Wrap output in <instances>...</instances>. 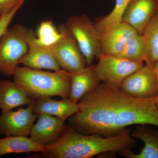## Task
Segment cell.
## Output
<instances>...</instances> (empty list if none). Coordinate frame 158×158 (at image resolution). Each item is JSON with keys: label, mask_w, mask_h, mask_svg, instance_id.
<instances>
[{"label": "cell", "mask_w": 158, "mask_h": 158, "mask_svg": "<svg viewBox=\"0 0 158 158\" xmlns=\"http://www.w3.org/2000/svg\"><path fill=\"white\" fill-rule=\"evenodd\" d=\"M138 34L126 23L121 22L101 34V54L117 56L124 48L128 40Z\"/></svg>", "instance_id": "obj_12"}, {"label": "cell", "mask_w": 158, "mask_h": 158, "mask_svg": "<svg viewBox=\"0 0 158 158\" xmlns=\"http://www.w3.org/2000/svg\"><path fill=\"white\" fill-rule=\"evenodd\" d=\"M13 76L16 85L34 99L56 96L67 98L69 96V74L62 69L52 72L18 66Z\"/></svg>", "instance_id": "obj_3"}, {"label": "cell", "mask_w": 158, "mask_h": 158, "mask_svg": "<svg viewBox=\"0 0 158 158\" xmlns=\"http://www.w3.org/2000/svg\"><path fill=\"white\" fill-rule=\"evenodd\" d=\"M158 9L157 0H131L123 16L126 23L142 34L144 29Z\"/></svg>", "instance_id": "obj_13"}, {"label": "cell", "mask_w": 158, "mask_h": 158, "mask_svg": "<svg viewBox=\"0 0 158 158\" xmlns=\"http://www.w3.org/2000/svg\"><path fill=\"white\" fill-rule=\"evenodd\" d=\"M38 119L33 124L30 138L34 142L47 146L56 142L66 127L65 122L56 117L48 114H40Z\"/></svg>", "instance_id": "obj_11"}, {"label": "cell", "mask_w": 158, "mask_h": 158, "mask_svg": "<svg viewBox=\"0 0 158 158\" xmlns=\"http://www.w3.org/2000/svg\"><path fill=\"white\" fill-rule=\"evenodd\" d=\"M155 100L156 102L157 105V106H158V96L156 98H155Z\"/></svg>", "instance_id": "obj_26"}, {"label": "cell", "mask_w": 158, "mask_h": 158, "mask_svg": "<svg viewBox=\"0 0 158 158\" xmlns=\"http://www.w3.org/2000/svg\"><path fill=\"white\" fill-rule=\"evenodd\" d=\"M77 103L71 101L68 98L60 101L55 100L51 97L34 99L33 112L37 115L46 114L60 118L65 122L70 116L79 111Z\"/></svg>", "instance_id": "obj_14"}, {"label": "cell", "mask_w": 158, "mask_h": 158, "mask_svg": "<svg viewBox=\"0 0 158 158\" xmlns=\"http://www.w3.org/2000/svg\"><path fill=\"white\" fill-rule=\"evenodd\" d=\"M116 57L134 61H148V53L142 34H138L130 38L124 48Z\"/></svg>", "instance_id": "obj_20"}, {"label": "cell", "mask_w": 158, "mask_h": 158, "mask_svg": "<svg viewBox=\"0 0 158 158\" xmlns=\"http://www.w3.org/2000/svg\"><path fill=\"white\" fill-rule=\"evenodd\" d=\"M46 146L34 142L30 137L7 136L0 138V156L10 153L44 152Z\"/></svg>", "instance_id": "obj_18"}, {"label": "cell", "mask_w": 158, "mask_h": 158, "mask_svg": "<svg viewBox=\"0 0 158 158\" xmlns=\"http://www.w3.org/2000/svg\"><path fill=\"white\" fill-rule=\"evenodd\" d=\"M158 80V61L156 64L155 67L154 68Z\"/></svg>", "instance_id": "obj_25"}, {"label": "cell", "mask_w": 158, "mask_h": 158, "mask_svg": "<svg viewBox=\"0 0 158 158\" xmlns=\"http://www.w3.org/2000/svg\"><path fill=\"white\" fill-rule=\"evenodd\" d=\"M79 111L68 118L69 126L84 134L113 137L133 125L158 127L155 99L132 97L102 82L77 102Z\"/></svg>", "instance_id": "obj_1"}, {"label": "cell", "mask_w": 158, "mask_h": 158, "mask_svg": "<svg viewBox=\"0 0 158 158\" xmlns=\"http://www.w3.org/2000/svg\"><path fill=\"white\" fill-rule=\"evenodd\" d=\"M131 0H116L115 6L106 16L98 20L94 24L101 34L121 22L123 16Z\"/></svg>", "instance_id": "obj_21"}, {"label": "cell", "mask_w": 158, "mask_h": 158, "mask_svg": "<svg viewBox=\"0 0 158 158\" xmlns=\"http://www.w3.org/2000/svg\"><path fill=\"white\" fill-rule=\"evenodd\" d=\"M94 70L101 81L120 88L125 79L144 66V62L134 61L101 54Z\"/></svg>", "instance_id": "obj_7"}, {"label": "cell", "mask_w": 158, "mask_h": 158, "mask_svg": "<svg viewBox=\"0 0 158 158\" xmlns=\"http://www.w3.org/2000/svg\"><path fill=\"white\" fill-rule=\"evenodd\" d=\"M38 116L33 112V103L15 111L2 112L0 116V134L6 136L28 137Z\"/></svg>", "instance_id": "obj_9"}, {"label": "cell", "mask_w": 158, "mask_h": 158, "mask_svg": "<svg viewBox=\"0 0 158 158\" xmlns=\"http://www.w3.org/2000/svg\"><path fill=\"white\" fill-rule=\"evenodd\" d=\"M147 47L148 61L145 65L154 69L158 61V9L142 34Z\"/></svg>", "instance_id": "obj_19"}, {"label": "cell", "mask_w": 158, "mask_h": 158, "mask_svg": "<svg viewBox=\"0 0 158 158\" xmlns=\"http://www.w3.org/2000/svg\"><path fill=\"white\" fill-rule=\"evenodd\" d=\"M157 1H158V0H157Z\"/></svg>", "instance_id": "obj_27"}, {"label": "cell", "mask_w": 158, "mask_h": 158, "mask_svg": "<svg viewBox=\"0 0 158 158\" xmlns=\"http://www.w3.org/2000/svg\"><path fill=\"white\" fill-rule=\"evenodd\" d=\"M23 3L19 4L7 14L0 18V39L9 28V25L15 16V15L17 13L18 11L22 6Z\"/></svg>", "instance_id": "obj_23"}, {"label": "cell", "mask_w": 158, "mask_h": 158, "mask_svg": "<svg viewBox=\"0 0 158 158\" xmlns=\"http://www.w3.org/2000/svg\"><path fill=\"white\" fill-rule=\"evenodd\" d=\"M119 89L135 98L155 99L158 96V80L154 69L144 65L125 79Z\"/></svg>", "instance_id": "obj_8"}, {"label": "cell", "mask_w": 158, "mask_h": 158, "mask_svg": "<svg viewBox=\"0 0 158 158\" xmlns=\"http://www.w3.org/2000/svg\"><path fill=\"white\" fill-rule=\"evenodd\" d=\"M65 26L73 34L86 58L87 66L93 64L94 59L101 55V33L94 23L85 15H74L67 19Z\"/></svg>", "instance_id": "obj_5"}, {"label": "cell", "mask_w": 158, "mask_h": 158, "mask_svg": "<svg viewBox=\"0 0 158 158\" xmlns=\"http://www.w3.org/2000/svg\"><path fill=\"white\" fill-rule=\"evenodd\" d=\"M37 42L42 45L51 47L60 39L61 34L52 21L42 22L37 30Z\"/></svg>", "instance_id": "obj_22"}, {"label": "cell", "mask_w": 158, "mask_h": 158, "mask_svg": "<svg viewBox=\"0 0 158 158\" xmlns=\"http://www.w3.org/2000/svg\"><path fill=\"white\" fill-rule=\"evenodd\" d=\"M131 136L141 140L144 146L138 154L134 153L131 149H126L119 152V155L126 158H158V129L140 124L131 132Z\"/></svg>", "instance_id": "obj_15"}, {"label": "cell", "mask_w": 158, "mask_h": 158, "mask_svg": "<svg viewBox=\"0 0 158 158\" xmlns=\"http://www.w3.org/2000/svg\"><path fill=\"white\" fill-rule=\"evenodd\" d=\"M130 129L113 137L97 135H84L66 126L61 137L54 144L46 146L39 156L49 158H91L107 153H119L131 149L137 145L131 136Z\"/></svg>", "instance_id": "obj_2"}, {"label": "cell", "mask_w": 158, "mask_h": 158, "mask_svg": "<svg viewBox=\"0 0 158 158\" xmlns=\"http://www.w3.org/2000/svg\"><path fill=\"white\" fill-rule=\"evenodd\" d=\"M30 97L15 82L9 80L0 81V109L2 112L33 103Z\"/></svg>", "instance_id": "obj_17"}, {"label": "cell", "mask_w": 158, "mask_h": 158, "mask_svg": "<svg viewBox=\"0 0 158 158\" xmlns=\"http://www.w3.org/2000/svg\"><path fill=\"white\" fill-rule=\"evenodd\" d=\"M27 52L21 60L20 64L34 69H50L56 71L61 69L55 59L51 47L42 45L37 42L34 31L29 29Z\"/></svg>", "instance_id": "obj_10"}, {"label": "cell", "mask_w": 158, "mask_h": 158, "mask_svg": "<svg viewBox=\"0 0 158 158\" xmlns=\"http://www.w3.org/2000/svg\"><path fill=\"white\" fill-rule=\"evenodd\" d=\"M69 74L70 90L68 98L75 103H77L85 94L96 88L101 82L95 73L93 64L83 70Z\"/></svg>", "instance_id": "obj_16"}, {"label": "cell", "mask_w": 158, "mask_h": 158, "mask_svg": "<svg viewBox=\"0 0 158 158\" xmlns=\"http://www.w3.org/2000/svg\"><path fill=\"white\" fill-rule=\"evenodd\" d=\"M25 0H0V18Z\"/></svg>", "instance_id": "obj_24"}, {"label": "cell", "mask_w": 158, "mask_h": 158, "mask_svg": "<svg viewBox=\"0 0 158 158\" xmlns=\"http://www.w3.org/2000/svg\"><path fill=\"white\" fill-rule=\"evenodd\" d=\"M29 29L21 24L9 28L0 39V74L13 76L21 60L27 52Z\"/></svg>", "instance_id": "obj_4"}, {"label": "cell", "mask_w": 158, "mask_h": 158, "mask_svg": "<svg viewBox=\"0 0 158 158\" xmlns=\"http://www.w3.org/2000/svg\"><path fill=\"white\" fill-rule=\"evenodd\" d=\"M58 30L61 37L51 48L59 66L70 73L83 70L87 61L73 34L65 23L60 25Z\"/></svg>", "instance_id": "obj_6"}]
</instances>
